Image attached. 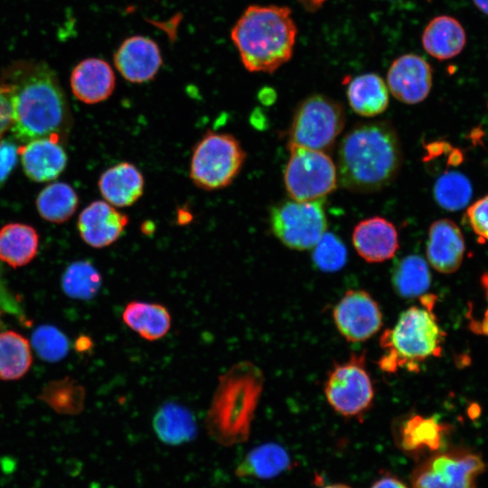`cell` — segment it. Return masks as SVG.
<instances>
[{"mask_svg": "<svg viewBox=\"0 0 488 488\" xmlns=\"http://www.w3.org/2000/svg\"><path fill=\"white\" fill-rule=\"evenodd\" d=\"M485 463L477 454L450 451L435 455L412 474V488H477Z\"/></svg>", "mask_w": 488, "mask_h": 488, "instance_id": "11", "label": "cell"}, {"mask_svg": "<svg viewBox=\"0 0 488 488\" xmlns=\"http://www.w3.org/2000/svg\"><path fill=\"white\" fill-rule=\"evenodd\" d=\"M305 8L313 11L320 7L327 0H298Z\"/></svg>", "mask_w": 488, "mask_h": 488, "instance_id": "41", "label": "cell"}, {"mask_svg": "<svg viewBox=\"0 0 488 488\" xmlns=\"http://www.w3.org/2000/svg\"><path fill=\"white\" fill-rule=\"evenodd\" d=\"M465 42L464 27L456 19L448 15L433 18L422 34V45L426 52L440 61L458 55Z\"/></svg>", "mask_w": 488, "mask_h": 488, "instance_id": "21", "label": "cell"}, {"mask_svg": "<svg viewBox=\"0 0 488 488\" xmlns=\"http://www.w3.org/2000/svg\"><path fill=\"white\" fill-rule=\"evenodd\" d=\"M11 131L21 142L47 137L59 131L66 102L55 74L42 62H21L7 73Z\"/></svg>", "mask_w": 488, "mask_h": 488, "instance_id": "2", "label": "cell"}, {"mask_svg": "<svg viewBox=\"0 0 488 488\" xmlns=\"http://www.w3.org/2000/svg\"><path fill=\"white\" fill-rule=\"evenodd\" d=\"M18 149L10 140L0 141V186L6 181L17 162Z\"/></svg>", "mask_w": 488, "mask_h": 488, "instance_id": "37", "label": "cell"}, {"mask_svg": "<svg viewBox=\"0 0 488 488\" xmlns=\"http://www.w3.org/2000/svg\"><path fill=\"white\" fill-rule=\"evenodd\" d=\"M36 230L22 223H10L0 230V259L13 267L28 264L36 255Z\"/></svg>", "mask_w": 488, "mask_h": 488, "instance_id": "26", "label": "cell"}, {"mask_svg": "<svg viewBox=\"0 0 488 488\" xmlns=\"http://www.w3.org/2000/svg\"><path fill=\"white\" fill-rule=\"evenodd\" d=\"M442 427L432 418L415 416L400 428L399 444L409 453L435 451L441 446Z\"/></svg>", "mask_w": 488, "mask_h": 488, "instance_id": "30", "label": "cell"}, {"mask_svg": "<svg viewBox=\"0 0 488 488\" xmlns=\"http://www.w3.org/2000/svg\"><path fill=\"white\" fill-rule=\"evenodd\" d=\"M387 83L391 94L406 104L423 101L432 87V69L421 56L408 53L391 63Z\"/></svg>", "mask_w": 488, "mask_h": 488, "instance_id": "14", "label": "cell"}, {"mask_svg": "<svg viewBox=\"0 0 488 488\" xmlns=\"http://www.w3.org/2000/svg\"><path fill=\"white\" fill-rule=\"evenodd\" d=\"M290 156L284 171V183L292 200H324L337 187V168L324 151L288 147Z\"/></svg>", "mask_w": 488, "mask_h": 488, "instance_id": "8", "label": "cell"}, {"mask_svg": "<svg viewBox=\"0 0 488 488\" xmlns=\"http://www.w3.org/2000/svg\"><path fill=\"white\" fill-rule=\"evenodd\" d=\"M347 99L352 110L362 117L378 116L389 106L387 85L376 73L353 78L348 84Z\"/></svg>", "mask_w": 488, "mask_h": 488, "instance_id": "24", "label": "cell"}, {"mask_svg": "<svg viewBox=\"0 0 488 488\" xmlns=\"http://www.w3.org/2000/svg\"><path fill=\"white\" fill-rule=\"evenodd\" d=\"M352 240L360 257L369 263L392 258L399 247L394 224L379 216L361 221L352 231Z\"/></svg>", "mask_w": 488, "mask_h": 488, "instance_id": "16", "label": "cell"}, {"mask_svg": "<svg viewBox=\"0 0 488 488\" xmlns=\"http://www.w3.org/2000/svg\"><path fill=\"white\" fill-rule=\"evenodd\" d=\"M0 314H1V311H0Z\"/></svg>", "mask_w": 488, "mask_h": 488, "instance_id": "47", "label": "cell"}, {"mask_svg": "<svg viewBox=\"0 0 488 488\" xmlns=\"http://www.w3.org/2000/svg\"><path fill=\"white\" fill-rule=\"evenodd\" d=\"M122 319L131 330L150 342L164 337L171 327L168 309L157 303L131 301L125 306Z\"/></svg>", "mask_w": 488, "mask_h": 488, "instance_id": "23", "label": "cell"}, {"mask_svg": "<svg viewBox=\"0 0 488 488\" xmlns=\"http://www.w3.org/2000/svg\"><path fill=\"white\" fill-rule=\"evenodd\" d=\"M79 203L78 195L71 186L64 183H53L38 195L36 206L40 215L52 222H63L75 212Z\"/></svg>", "mask_w": 488, "mask_h": 488, "instance_id": "29", "label": "cell"}, {"mask_svg": "<svg viewBox=\"0 0 488 488\" xmlns=\"http://www.w3.org/2000/svg\"><path fill=\"white\" fill-rule=\"evenodd\" d=\"M116 77L111 66L104 60L89 58L72 70L70 87L75 97L87 104L104 101L111 96Z\"/></svg>", "mask_w": 488, "mask_h": 488, "instance_id": "18", "label": "cell"}, {"mask_svg": "<svg viewBox=\"0 0 488 488\" xmlns=\"http://www.w3.org/2000/svg\"><path fill=\"white\" fill-rule=\"evenodd\" d=\"M391 283L396 293L404 298L420 296L429 288L431 275L425 259L418 255H408L393 268Z\"/></svg>", "mask_w": 488, "mask_h": 488, "instance_id": "27", "label": "cell"}, {"mask_svg": "<svg viewBox=\"0 0 488 488\" xmlns=\"http://www.w3.org/2000/svg\"><path fill=\"white\" fill-rule=\"evenodd\" d=\"M21 159L25 174L40 183L56 179L67 164L63 148L48 136L28 142L22 150Z\"/></svg>", "mask_w": 488, "mask_h": 488, "instance_id": "20", "label": "cell"}, {"mask_svg": "<svg viewBox=\"0 0 488 488\" xmlns=\"http://www.w3.org/2000/svg\"><path fill=\"white\" fill-rule=\"evenodd\" d=\"M191 219H192V215L190 214L189 211H184L183 210L179 211L178 212L179 223L189 222Z\"/></svg>", "mask_w": 488, "mask_h": 488, "instance_id": "44", "label": "cell"}, {"mask_svg": "<svg viewBox=\"0 0 488 488\" xmlns=\"http://www.w3.org/2000/svg\"><path fill=\"white\" fill-rule=\"evenodd\" d=\"M476 7L488 15V0H473Z\"/></svg>", "mask_w": 488, "mask_h": 488, "instance_id": "43", "label": "cell"}, {"mask_svg": "<svg viewBox=\"0 0 488 488\" xmlns=\"http://www.w3.org/2000/svg\"><path fill=\"white\" fill-rule=\"evenodd\" d=\"M113 60L121 76L132 83L152 80L163 65L158 44L143 35L125 39L115 52Z\"/></svg>", "mask_w": 488, "mask_h": 488, "instance_id": "13", "label": "cell"}, {"mask_svg": "<svg viewBox=\"0 0 488 488\" xmlns=\"http://www.w3.org/2000/svg\"><path fill=\"white\" fill-rule=\"evenodd\" d=\"M425 298L422 306L404 310L393 327L381 334L383 353L378 363L383 371H414L422 361L440 353L443 333L432 313L430 296Z\"/></svg>", "mask_w": 488, "mask_h": 488, "instance_id": "5", "label": "cell"}, {"mask_svg": "<svg viewBox=\"0 0 488 488\" xmlns=\"http://www.w3.org/2000/svg\"><path fill=\"white\" fill-rule=\"evenodd\" d=\"M102 284L98 269L87 260L71 263L61 277L64 293L72 298L89 300L95 296Z\"/></svg>", "mask_w": 488, "mask_h": 488, "instance_id": "32", "label": "cell"}, {"mask_svg": "<svg viewBox=\"0 0 488 488\" xmlns=\"http://www.w3.org/2000/svg\"><path fill=\"white\" fill-rule=\"evenodd\" d=\"M427 258L436 271L443 274L455 272L465 254V241L458 226L452 221H434L428 230Z\"/></svg>", "mask_w": 488, "mask_h": 488, "instance_id": "17", "label": "cell"}, {"mask_svg": "<svg viewBox=\"0 0 488 488\" xmlns=\"http://www.w3.org/2000/svg\"><path fill=\"white\" fill-rule=\"evenodd\" d=\"M0 311L19 316L23 314L20 304L4 282H0Z\"/></svg>", "mask_w": 488, "mask_h": 488, "instance_id": "39", "label": "cell"}, {"mask_svg": "<svg viewBox=\"0 0 488 488\" xmlns=\"http://www.w3.org/2000/svg\"><path fill=\"white\" fill-rule=\"evenodd\" d=\"M245 159V151L234 136L209 130L193 147L189 176L202 190H220L234 181Z\"/></svg>", "mask_w": 488, "mask_h": 488, "instance_id": "6", "label": "cell"}, {"mask_svg": "<svg viewBox=\"0 0 488 488\" xmlns=\"http://www.w3.org/2000/svg\"><path fill=\"white\" fill-rule=\"evenodd\" d=\"M339 333L351 343H361L378 333L382 326L379 304L366 291H347L333 311Z\"/></svg>", "mask_w": 488, "mask_h": 488, "instance_id": "12", "label": "cell"}, {"mask_svg": "<svg viewBox=\"0 0 488 488\" xmlns=\"http://www.w3.org/2000/svg\"><path fill=\"white\" fill-rule=\"evenodd\" d=\"M0 282H3L2 281V268H1V266H0Z\"/></svg>", "mask_w": 488, "mask_h": 488, "instance_id": "46", "label": "cell"}, {"mask_svg": "<svg viewBox=\"0 0 488 488\" xmlns=\"http://www.w3.org/2000/svg\"><path fill=\"white\" fill-rule=\"evenodd\" d=\"M12 108L10 89L7 85L0 86V136L11 124Z\"/></svg>", "mask_w": 488, "mask_h": 488, "instance_id": "38", "label": "cell"}, {"mask_svg": "<svg viewBox=\"0 0 488 488\" xmlns=\"http://www.w3.org/2000/svg\"><path fill=\"white\" fill-rule=\"evenodd\" d=\"M91 346V341L86 336H82L76 342V348L82 352L88 350Z\"/></svg>", "mask_w": 488, "mask_h": 488, "instance_id": "42", "label": "cell"}, {"mask_svg": "<svg viewBox=\"0 0 488 488\" xmlns=\"http://www.w3.org/2000/svg\"><path fill=\"white\" fill-rule=\"evenodd\" d=\"M292 461L287 451L273 442L251 449L235 469L240 478L271 479L287 471Z\"/></svg>", "mask_w": 488, "mask_h": 488, "instance_id": "22", "label": "cell"}, {"mask_svg": "<svg viewBox=\"0 0 488 488\" xmlns=\"http://www.w3.org/2000/svg\"><path fill=\"white\" fill-rule=\"evenodd\" d=\"M371 488H408L399 479L393 476H382L375 481Z\"/></svg>", "mask_w": 488, "mask_h": 488, "instance_id": "40", "label": "cell"}, {"mask_svg": "<svg viewBox=\"0 0 488 488\" xmlns=\"http://www.w3.org/2000/svg\"><path fill=\"white\" fill-rule=\"evenodd\" d=\"M128 221L127 215L113 205L104 201H96L80 212L78 230L88 245L101 249L116 242Z\"/></svg>", "mask_w": 488, "mask_h": 488, "instance_id": "15", "label": "cell"}, {"mask_svg": "<svg viewBox=\"0 0 488 488\" xmlns=\"http://www.w3.org/2000/svg\"><path fill=\"white\" fill-rule=\"evenodd\" d=\"M262 387V372L249 361L237 362L219 377L205 418L212 439L226 446L247 440Z\"/></svg>", "mask_w": 488, "mask_h": 488, "instance_id": "4", "label": "cell"}, {"mask_svg": "<svg viewBox=\"0 0 488 488\" xmlns=\"http://www.w3.org/2000/svg\"><path fill=\"white\" fill-rule=\"evenodd\" d=\"M145 179L136 166L122 162L107 169L100 175L99 188L107 202L114 207L134 204L144 192Z\"/></svg>", "mask_w": 488, "mask_h": 488, "instance_id": "19", "label": "cell"}, {"mask_svg": "<svg viewBox=\"0 0 488 488\" xmlns=\"http://www.w3.org/2000/svg\"><path fill=\"white\" fill-rule=\"evenodd\" d=\"M345 113L339 102L314 94L301 101L288 130V147L328 151L343 129Z\"/></svg>", "mask_w": 488, "mask_h": 488, "instance_id": "7", "label": "cell"}, {"mask_svg": "<svg viewBox=\"0 0 488 488\" xmlns=\"http://www.w3.org/2000/svg\"><path fill=\"white\" fill-rule=\"evenodd\" d=\"M85 396V389L79 382L65 377L46 384L39 398L57 413L76 415L84 408Z\"/></svg>", "mask_w": 488, "mask_h": 488, "instance_id": "31", "label": "cell"}, {"mask_svg": "<svg viewBox=\"0 0 488 488\" xmlns=\"http://www.w3.org/2000/svg\"><path fill=\"white\" fill-rule=\"evenodd\" d=\"M324 390L327 402L337 413L344 417L364 413L374 399L364 355L353 353L347 361L335 364L327 376Z\"/></svg>", "mask_w": 488, "mask_h": 488, "instance_id": "10", "label": "cell"}, {"mask_svg": "<svg viewBox=\"0 0 488 488\" xmlns=\"http://www.w3.org/2000/svg\"><path fill=\"white\" fill-rule=\"evenodd\" d=\"M323 488H352V487L343 483H334V484L326 485Z\"/></svg>", "mask_w": 488, "mask_h": 488, "instance_id": "45", "label": "cell"}, {"mask_svg": "<svg viewBox=\"0 0 488 488\" xmlns=\"http://www.w3.org/2000/svg\"><path fill=\"white\" fill-rule=\"evenodd\" d=\"M32 352L28 340L14 331L0 333V379L17 380L23 377L32 364Z\"/></svg>", "mask_w": 488, "mask_h": 488, "instance_id": "28", "label": "cell"}, {"mask_svg": "<svg viewBox=\"0 0 488 488\" xmlns=\"http://www.w3.org/2000/svg\"><path fill=\"white\" fill-rule=\"evenodd\" d=\"M32 343L38 356L46 361H58L69 351V341L65 334L52 325H41L32 335Z\"/></svg>", "mask_w": 488, "mask_h": 488, "instance_id": "34", "label": "cell"}, {"mask_svg": "<svg viewBox=\"0 0 488 488\" xmlns=\"http://www.w3.org/2000/svg\"><path fill=\"white\" fill-rule=\"evenodd\" d=\"M401 163L399 138L389 122L360 123L351 128L340 143L338 181L352 192H377L396 178Z\"/></svg>", "mask_w": 488, "mask_h": 488, "instance_id": "1", "label": "cell"}, {"mask_svg": "<svg viewBox=\"0 0 488 488\" xmlns=\"http://www.w3.org/2000/svg\"><path fill=\"white\" fill-rule=\"evenodd\" d=\"M269 222L272 232L286 247L296 250L313 249L326 232L324 200L278 203L270 210Z\"/></svg>", "mask_w": 488, "mask_h": 488, "instance_id": "9", "label": "cell"}, {"mask_svg": "<svg viewBox=\"0 0 488 488\" xmlns=\"http://www.w3.org/2000/svg\"><path fill=\"white\" fill-rule=\"evenodd\" d=\"M473 189L468 178L455 171L441 174L434 184V197L443 209L459 211L469 202Z\"/></svg>", "mask_w": 488, "mask_h": 488, "instance_id": "33", "label": "cell"}, {"mask_svg": "<svg viewBox=\"0 0 488 488\" xmlns=\"http://www.w3.org/2000/svg\"><path fill=\"white\" fill-rule=\"evenodd\" d=\"M467 216L474 231L488 240V196L473 203L467 210Z\"/></svg>", "mask_w": 488, "mask_h": 488, "instance_id": "36", "label": "cell"}, {"mask_svg": "<svg viewBox=\"0 0 488 488\" xmlns=\"http://www.w3.org/2000/svg\"><path fill=\"white\" fill-rule=\"evenodd\" d=\"M153 428L158 439L170 446L192 441L197 432L192 413L176 403H166L158 408L153 418Z\"/></svg>", "mask_w": 488, "mask_h": 488, "instance_id": "25", "label": "cell"}, {"mask_svg": "<svg viewBox=\"0 0 488 488\" xmlns=\"http://www.w3.org/2000/svg\"><path fill=\"white\" fill-rule=\"evenodd\" d=\"M312 258L319 269L334 272L345 265L347 249L337 236L325 232L313 248Z\"/></svg>", "mask_w": 488, "mask_h": 488, "instance_id": "35", "label": "cell"}, {"mask_svg": "<svg viewBox=\"0 0 488 488\" xmlns=\"http://www.w3.org/2000/svg\"><path fill=\"white\" fill-rule=\"evenodd\" d=\"M296 33L287 6L251 5L232 26L230 38L247 70L272 73L291 59Z\"/></svg>", "mask_w": 488, "mask_h": 488, "instance_id": "3", "label": "cell"}]
</instances>
